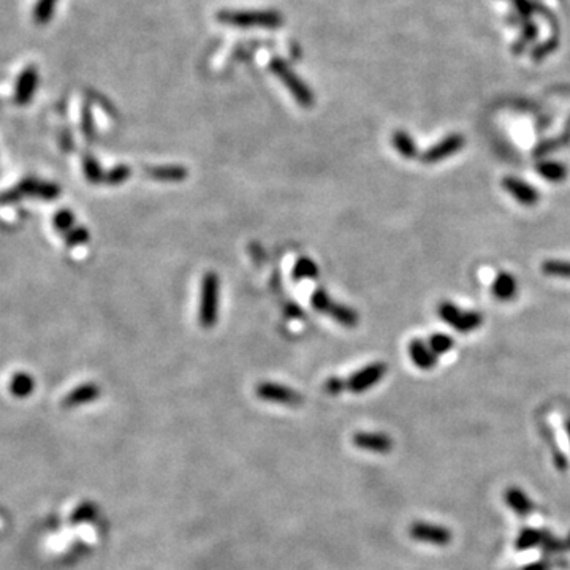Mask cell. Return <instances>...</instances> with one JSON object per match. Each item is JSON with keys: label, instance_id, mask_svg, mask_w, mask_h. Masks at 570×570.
<instances>
[{"label": "cell", "instance_id": "cell-11", "mask_svg": "<svg viewBox=\"0 0 570 570\" xmlns=\"http://www.w3.org/2000/svg\"><path fill=\"white\" fill-rule=\"evenodd\" d=\"M354 444L358 449L374 451V453H387L391 450V440L385 434L375 433H358L354 437Z\"/></svg>", "mask_w": 570, "mask_h": 570}, {"label": "cell", "instance_id": "cell-23", "mask_svg": "<svg viewBox=\"0 0 570 570\" xmlns=\"http://www.w3.org/2000/svg\"><path fill=\"white\" fill-rule=\"evenodd\" d=\"M132 174V170L128 165H117L113 170H110L105 176V181L108 182L111 186H119L122 182H126L128 178H130Z\"/></svg>", "mask_w": 570, "mask_h": 570}, {"label": "cell", "instance_id": "cell-25", "mask_svg": "<svg viewBox=\"0 0 570 570\" xmlns=\"http://www.w3.org/2000/svg\"><path fill=\"white\" fill-rule=\"evenodd\" d=\"M93 516H96V507H93L92 504H83L75 510L72 515V520L75 523H81V521H89L93 518Z\"/></svg>", "mask_w": 570, "mask_h": 570}, {"label": "cell", "instance_id": "cell-27", "mask_svg": "<svg viewBox=\"0 0 570 570\" xmlns=\"http://www.w3.org/2000/svg\"><path fill=\"white\" fill-rule=\"evenodd\" d=\"M513 3L516 7V11H518L520 20L527 22L529 17H531V15H532V10H534L532 3L529 2V0H513Z\"/></svg>", "mask_w": 570, "mask_h": 570}, {"label": "cell", "instance_id": "cell-13", "mask_svg": "<svg viewBox=\"0 0 570 570\" xmlns=\"http://www.w3.org/2000/svg\"><path fill=\"white\" fill-rule=\"evenodd\" d=\"M516 290H518V284L510 273H499L493 280L491 293L499 301H510L515 298Z\"/></svg>", "mask_w": 570, "mask_h": 570}, {"label": "cell", "instance_id": "cell-2", "mask_svg": "<svg viewBox=\"0 0 570 570\" xmlns=\"http://www.w3.org/2000/svg\"><path fill=\"white\" fill-rule=\"evenodd\" d=\"M269 70L274 73V76H278L282 81V84H284L292 96L295 97L299 107L303 108L314 107L315 98L313 91L309 89V86L299 78L298 73L284 61V59L280 57L271 59V62H269Z\"/></svg>", "mask_w": 570, "mask_h": 570}, {"label": "cell", "instance_id": "cell-6", "mask_svg": "<svg viewBox=\"0 0 570 570\" xmlns=\"http://www.w3.org/2000/svg\"><path fill=\"white\" fill-rule=\"evenodd\" d=\"M257 396L263 401L279 403L287 405H299L303 403V396L297 390H292L285 385L271 384V382H263L257 387Z\"/></svg>", "mask_w": 570, "mask_h": 570}, {"label": "cell", "instance_id": "cell-8", "mask_svg": "<svg viewBox=\"0 0 570 570\" xmlns=\"http://www.w3.org/2000/svg\"><path fill=\"white\" fill-rule=\"evenodd\" d=\"M502 187L512 195L516 202L523 207H536L540 200V195L536 187H532L527 182L516 179L513 176H509L502 181Z\"/></svg>", "mask_w": 570, "mask_h": 570}, {"label": "cell", "instance_id": "cell-22", "mask_svg": "<svg viewBox=\"0 0 570 570\" xmlns=\"http://www.w3.org/2000/svg\"><path fill=\"white\" fill-rule=\"evenodd\" d=\"M430 347L436 355H444L447 352L453 349V339H451L449 334H444V333H436L433 334L430 338Z\"/></svg>", "mask_w": 570, "mask_h": 570}, {"label": "cell", "instance_id": "cell-5", "mask_svg": "<svg viewBox=\"0 0 570 570\" xmlns=\"http://www.w3.org/2000/svg\"><path fill=\"white\" fill-rule=\"evenodd\" d=\"M385 374H387L385 363H371L352 375L347 380V389L354 393H363L373 389L375 384H379V382L384 379Z\"/></svg>", "mask_w": 570, "mask_h": 570}, {"label": "cell", "instance_id": "cell-20", "mask_svg": "<svg viewBox=\"0 0 570 570\" xmlns=\"http://www.w3.org/2000/svg\"><path fill=\"white\" fill-rule=\"evenodd\" d=\"M292 274H293V279H295L297 282L303 280V279H314L319 276V268H317V264L310 260V258L303 257L295 263Z\"/></svg>", "mask_w": 570, "mask_h": 570}, {"label": "cell", "instance_id": "cell-18", "mask_svg": "<svg viewBox=\"0 0 570 570\" xmlns=\"http://www.w3.org/2000/svg\"><path fill=\"white\" fill-rule=\"evenodd\" d=\"M393 144H395L396 151L401 154L404 158H415L419 156V151H417L415 141L407 132L404 130H396L391 137Z\"/></svg>", "mask_w": 570, "mask_h": 570}, {"label": "cell", "instance_id": "cell-12", "mask_svg": "<svg viewBox=\"0 0 570 570\" xmlns=\"http://www.w3.org/2000/svg\"><path fill=\"white\" fill-rule=\"evenodd\" d=\"M146 174L151 179L160 182H182L189 176V170L182 165H167V167H146Z\"/></svg>", "mask_w": 570, "mask_h": 570}, {"label": "cell", "instance_id": "cell-19", "mask_svg": "<svg viewBox=\"0 0 570 570\" xmlns=\"http://www.w3.org/2000/svg\"><path fill=\"white\" fill-rule=\"evenodd\" d=\"M98 395H100V391L96 385H92V384L83 385V387H80L78 390H75L72 395L66 399V405L67 407H73V405L89 403V401H93V399H96Z\"/></svg>", "mask_w": 570, "mask_h": 570}, {"label": "cell", "instance_id": "cell-1", "mask_svg": "<svg viewBox=\"0 0 570 570\" xmlns=\"http://www.w3.org/2000/svg\"><path fill=\"white\" fill-rule=\"evenodd\" d=\"M217 21L234 29L276 31L284 24V16L278 10H220Z\"/></svg>", "mask_w": 570, "mask_h": 570}, {"label": "cell", "instance_id": "cell-7", "mask_svg": "<svg viewBox=\"0 0 570 570\" xmlns=\"http://www.w3.org/2000/svg\"><path fill=\"white\" fill-rule=\"evenodd\" d=\"M464 143H466V140H464L463 135L460 133L449 135V137L440 140L437 144H434L433 148L423 152L421 160L425 163H437L440 160H445V158L460 152L464 148Z\"/></svg>", "mask_w": 570, "mask_h": 570}, {"label": "cell", "instance_id": "cell-17", "mask_svg": "<svg viewBox=\"0 0 570 570\" xmlns=\"http://www.w3.org/2000/svg\"><path fill=\"white\" fill-rule=\"evenodd\" d=\"M59 0H37L32 8V17L37 26H45L54 17Z\"/></svg>", "mask_w": 570, "mask_h": 570}, {"label": "cell", "instance_id": "cell-14", "mask_svg": "<svg viewBox=\"0 0 570 570\" xmlns=\"http://www.w3.org/2000/svg\"><path fill=\"white\" fill-rule=\"evenodd\" d=\"M412 537L417 540H423V542H433V543H447L450 540L449 531L442 527L430 526V525H415L412 527Z\"/></svg>", "mask_w": 570, "mask_h": 570}, {"label": "cell", "instance_id": "cell-26", "mask_svg": "<svg viewBox=\"0 0 570 570\" xmlns=\"http://www.w3.org/2000/svg\"><path fill=\"white\" fill-rule=\"evenodd\" d=\"M86 173H87V176H89V179H91L92 182H98V181L105 179L102 170H100L98 162L96 160V158H92V157L86 158Z\"/></svg>", "mask_w": 570, "mask_h": 570}, {"label": "cell", "instance_id": "cell-30", "mask_svg": "<svg viewBox=\"0 0 570 570\" xmlns=\"http://www.w3.org/2000/svg\"><path fill=\"white\" fill-rule=\"evenodd\" d=\"M83 130L87 135V137H92L93 135V122H92V116H91V111L84 108V113H83Z\"/></svg>", "mask_w": 570, "mask_h": 570}, {"label": "cell", "instance_id": "cell-9", "mask_svg": "<svg viewBox=\"0 0 570 570\" xmlns=\"http://www.w3.org/2000/svg\"><path fill=\"white\" fill-rule=\"evenodd\" d=\"M409 355L410 360L419 369L423 371H430L437 363V355L431 350L430 344L423 343L421 339H414L409 345Z\"/></svg>", "mask_w": 570, "mask_h": 570}, {"label": "cell", "instance_id": "cell-4", "mask_svg": "<svg viewBox=\"0 0 570 570\" xmlns=\"http://www.w3.org/2000/svg\"><path fill=\"white\" fill-rule=\"evenodd\" d=\"M437 314L440 320H444L447 325L455 328L460 333H471L483 323V315L481 314L475 313V310H463L450 301L440 303Z\"/></svg>", "mask_w": 570, "mask_h": 570}, {"label": "cell", "instance_id": "cell-31", "mask_svg": "<svg viewBox=\"0 0 570 570\" xmlns=\"http://www.w3.org/2000/svg\"><path fill=\"white\" fill-rule=\"evenodd\" d=\"M285 315L289 317V319H303V310L299 309L297 304H287L285 306Z\"/></svg>", "mask_w": 570, "mask_h": 570}, {"label": "cell", "instance_id": "cell-21", "mask_svg": "<svg viewBox=\"0 0 570 570\" xmlns=\"http://www.w3.org/2000/svg\"><path fill=\"white\" fill-rule=\"evenodd\" d=\"M542 271L548 276L570 279V262L564 260H548L542 264Z\"/></svg>", "mask_w": 570, "mask_h": 570}, {"label": "cell", "instance_id": "cell-29", "mask_svg": "<svg viewBox=\"0 0 570 570\" xmlns=\"http://www.w3.org/2000/svg\"><path fill=\"white\" fill-rule=\"evenodd\" d=\"M509 501L512 502V505L516 510H520V512H526L527 504H526V499L523 497L521 493H510Z\"/></svg>", "mask_w": 570, "mask_h": 570}, {"label": "cell", "instance_id": "cell-28", "mask_svg": "<svg viewBox=\"0 0 570 570\" xmlns=\"http://www.w3.org/2000/svg\"><path fill=\"white\" fill-rule=\"evenodd\" d=\"M345 387H347V382H343V379H338V377H331L327 380L325 390L327 393H330V395H339V393L343 391Z\"/></svg>", "mask_w": 570, "mask_h": 570}, {"label": "cell", "instance_id": "cell-10", "mask_svg": "<svg viewBox=\"0 0 570 570\" xmlns=\"http://www.w3.org/2000/svg\"><path fill=\"white\" fill-rule=\"evenodd\" d=\"M38 84V70L35 66L26 67L17 76L16 81V100L20 103H26L33 96Z\"/></svg>", "mask_w": 570, "mask_h": 570}, {"label": "cell", "instance_id": "cell-3", "mask_svg": "<svg viewBox=\"0 0 570 570\" xmlns=\"http://www.w3.org/2000/svg\"><path fill=\"white\" fill-rule=\"evenodd\" d=\"M220 280L216 273H207L202 280L198 322L203 328H213L219 319Z\"/></svg>", "mask_w": 570, "mask_h": 570}, {"label": "cell", "instance_id": "cell-15", "mask_svg": "<svg viewBox=\"0 0 570 570\" xmlns=\"http://www.w3.org/2000/svg\"><path fill=\"white\" fill-rule=\"evenodd\" d=\"M537 172L542 176L543 179L550 182H562L566 181L569 170L561 162H553V160H545L540 162L537 165Z\"/></svg>", "mask_w": 570, "mask_h": 570}, {"label": "cell", "instance_id": "cell-16", "mask_svg": "<svg viewBox=\"0 0 570 570\" xmlns=\"http://www.w3.org/2000/svg\"><path fill=\"white\" fill-rule=\"evenodd\" d=\"M327 314L330 315L334 322H338L340 323V325H344L347 328H354L358 325V322H360L357 310L344 306V304H339V303H333Z\"/></svg>", "mask_w": 570, "mask_h": 570}, {"label": "cell", "instance_id": "cell-24", "mask_svg": "<svg viewBox=\"0 0 570 570\" xmlns=\"http://www.w3.org/2000/svg\"><path fill=\"white\" fill-rule=\"evenodd\" d=\"M310 304H313V308L315 310H319V313H328V309L331 308V298L328 297V293L325 292V289H315V292L313 293V297H310Z\"/></svg>", "mask_w": 570, "mask_h": 570}, {"label": "cell", "instance_id": "cell-32", "mask_svg": "<svg viewBox=\"0 0 570 570\" xmlns=\"http://www.w3.org/2000/svg\"><path fill=\"white\" fill-rule=\"evenodd\" d=\"M567 430H569V436H570V423L567 425Z\"/></svg>", "mask_w": 570, "mask_h": 570}]
</instances>
